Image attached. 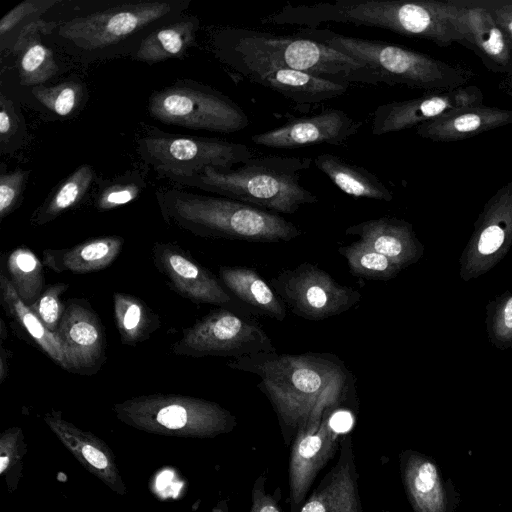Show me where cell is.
<instances>
[{"instance_id": "b9f144b4", "label": "cell", "mask_w": 512, "mask_h": 512, "mask_svg": "<svg viewBox=\"0 0 512 512\" xmlns=\"http://www.w3.org/2000/svg\"><path fill=\"white\" fill-rule=\"evenodd\" d=\"M499 331L512 336V297L505 303L499 320Z\"/></svg>"}, {"instance_id": "4316f807", "label": "cell", "mask_w": 512, "mask_h": 512, "mask_svg": "<svg viewBox=\"0 0 512 512\" xmlns=\"http://www.w3.org/2000/svg\"><path fill=\"white\" fill-rule=\"evenodd\" d=\"M316 167L342 192L356 198L390 202L393 193L366 168L329 153L315 157Z\"/></svg>"}, {"instance_id": "7c38bea8", "label": "cell", "mask_w": 512, "mask_h": 512, "mask_svg": "<svg viewBox=\"0 0 512 512\" xmlns=\"http://www.w3.org/2000/svg\"><path fill=\"white\" fill-rule=\"evenodd\" d=\"M345 405L316 407L297 429L289 459V498L291 512H299L315 478L334 457L341 433L334 422Z\"/></svg>"}, {"instance_id": "ffe728a7", "label": "cell", "mask_w": 512, "mask_h": 512, "mask_svg": "<svg viewBox=\"0 0 512 512\" xmlns=\"http://www.w3.org/2000/svg\"><path fill=\"white\" fill-rule=\"evenodd\" d=\"M402 482L414 512H449L447 491L437 466L425 455L400 454Z\"/></svg>"}, {"instance_id": "f6af8a7d", "label": "cell", "mask_w": 512, "mask_h": 512, "mask_svg": "<svg viewBox=\"0 0 512 512\" xmlns=\"http://www.w3.org/2000/svg\"><path fill=\"white\" fill-rule=\"evenodd\" d=\"M0 323H1L0 324V339H1V344H2L3 341L7 338L8 333H7L5 322L3 319L0 320Z\"/></svg>"}, {"instance_id": "484cf974", "label": "cell", "mask_w": 512, "mask_h": 512, "mask_svg": "<svg viewBox=\"0 0 512 512\" xmlns=\"http://www.w3.org/2000/svg\"><path fill=\"white\" fill-rule=\"evenodd\" d=\"M41 35L42 18L23 29L12 47L20 83L24 86L44 85L60 73L56 58Z\"/></svg>"}, {"instance_id": "f35d334b", "label": "cell", "mask_w": 512, "mask_h": 512, "mask_svg": "<svg viewBox=\"0 0 512 512\" xmlns=\"http://www.w3.org/2000/svg\"><path fill=\"white\" fill-rule=\"evenodd\" d=\"M29 171L17 169L0 174V219L3 220L20 205Z\"/></svg>"}, {"instance_id": "8992f818", "label": "cell", "mask_w": 512, "mask_h": 512, "mask_svg": "<svg viewBox=\"0 0 512 512\" xmlns=\"http://www.w3.org/2000/svg\"><path fill=\"white\" fill-rule=\"evenodd\" d=\"M311 158L267 155L252 157L232 169L208 167L178 185L198 188L273 213L293 214L318 202L300 179Z\"/></svg>"}, {"instance_id": "277c9868", "label": "cell", "mask_w": 512, "mask_h": 512, "mask_svg": "<svg viewBox=\"0 0 512 512\" xmlns=\"http://www.w3.org/2000/svg\"><path fill=\"white\" fill-rule=\"evenodd\" d=\"M461 10L462 7L440 1L335 0L302 5L287 3L261 22L311 29L325 23L374 27L447 47L464 40L459 27Z\"/></svg>"}, {"instance_id": "7a4b0ae2", "label": "cell", "mask_w": 512, "mask_h": 512, "mask_svg": "<svg viewBox=\"0 0 512 512\" xmlns=\"http://www.w3.org/2000/svg\"><path fill=\"white\" fill-rule=\"evenodd\" d=\"M209 42L214 57L247 80L274 69H293L348 84L381 83L363 63L308 38L225 26L211 30Z\"/></svg>"}, {"instance_id": "d6a6232c", "label": "cell", "mask_w": 512, "mask_h": 512, "mask_svg": "<svg viewBox=\"0 0 512 512\" xmlns=\"http://www.w3.org/2000/svg\"><path fill=\"white\" fill-rule=\"evenodd\" d=\"M338 253L346 259L351 273L362 279L387 281L402 269L361 240L339 247Z\"/></svg>"}, {"instance_id": "5b68a950", "label": "cell", "mask_w": 512, "mask_h": 512, "mask_svg": "<svg viewBox=\"0 0 512 512\" xmlns=\"http://www.w3.org/2000/svg\"><path fill=\"white\" fill-rule=\"evenodd\" d=\"M166 224L199 237L259 243L288 242L302 234L284 217L240 201L177 188L155 193Z\"/></svg>"}, {"instance_id": "6da1fadb", "label": "cell", "mask_w": 512, "mask_h": 512, "mask_svg": "<svg viewBox=\"0 0 512 512\" xmlns=\"http://www.w3.org/2000/svg\"><path fill=\"white\" fill-rule=\"evenodd\" d=\"M191 0L66 2L42 18V34L82 63L133 58L154 29L184 15Z\"/></svg>"}, {"instance_id": "4fadbf2b", "label": "cell", "mask_w": 512, "mask_h": 512, "mask_svg": "<svg viewBox=\"0 0 512 512\" xmlns=\"http://www.w3.org/2000/svg\"><path fill=\"white\" fill-rule=\"evenodd\" d=\"M119 409L133 419H154L169 430L190 425L208 433H218L230 430L236 424L235 417L218 404L185 396H144L127 401Z\"/></svg>"}, {"instance_id": "ab89813d", "label": "cell", "mask_w": 512, "mask_h": 512, "mask_svg": "<svg viewBox=\"0 0 512 512\" xmlns=\"http://www.w3.org/2000/svg\"><path fill=\"white\" fill-rule=\"evenodd\" d=\"M266 477L260 475L252 488V502L249 512H281L279 506L280 489L272 494L266 491Z\"/></svg>"}, {"instance_id": "ee69618b", "label": "cell", "mask_w": 512, "mask_h": 512, "mask_svg": "<svg viewBox=\"0 0 512 512\" xmlns=\"http://www.w3.org/2000/svg\"><path fill=\"white\" fill-rule=\"evenodd\" d=\"M11 356V352L6 350L1 344L0 347V383H3L8 377L9 373V359Z\"/></svg>"}, {"instance_id": "5bb4252c", "label": "cell", "mask_w": 512, "mask_h": 512, "mask_svg": "<svg viewBox=\"0 0 512 512\" xmlns=\"http://www.w3.org/2000/svg\"><path fill=\"white\" fill-rule=\"evenodd\" d=\"M482 102L483 93L477 86H463L409 100L387 102L374 110L371 133L382 136L417 127L454 111L481 105Z\"/></svg>"}, {"instance_id": "8d00e7d4", "label": "cell", "mask_w": 512, "mask_h": 512, "mask_svg": "<svg viewBox=\"0 0 512 512\" xmlns=\"http://www.w3.org/2000/svg\"><path fill=\"white\" fill-rule=\"evenodd\" d=\"M25 122L13 101L2 92L0 95V150L12 153L23 144Z\"/></svg>"}, {"instance_id": "4dcf8cb0", "label": "cell", "mask_w": 512, "mask_h": 512, "mask_svg": "<svg viewBox=\"0 0 512 512\" xmlns=\"http://www.w3.org/2000/svg\"><path fill=\"white\" fill-rule=\"evenodd\" d=\"M94 179V170L88 164L77 167L65 178L31 217L34 226L45 225L75 207L87 194Z\"/></svg>"}, {"instance_id": "60d3db41", "label": "cell", "mask_w": 512, "mask_h": 512, "mask_svg": "<svg viewBox=\"0 0 512 512\" xmlns=\"http://www.w3.org/2000/svg\"><path fill=\"white\" fill-rule=\"evenodd\" d=\"M490 12L512 48V3L497 6Z\"/></svg>"}, {"instance_id": "30bf717a", "label": "cell", "mask_w": 512, "mask_h": 512, "mask_svg": "<svg viewBox=\"0 0 512 512\" xmlns=\"http://www.w3.org/2000/svg\"><path fill=\"white\" fill-rule=\"evenodd\" d=\"M171 350L178 356L232 359L260 352H277L258 322L223 307L212 310L185 329Z\"/></svg>"}, {"instance_id": "ba28073f", "label": "cell", "mask_w": 512, "mask_h": 512, "mask_svg": "<svg viewBox=\"0 0 512 512\" xmlns=\"http://www.w3.org/2000/svg\"><path fill=\"white\" fill-rule=\"evenodd\" d=\"M137 153L157 177L176 184L208 167L232 169L254 157L242 143L172 134L156 127H149L138 138Z\"/></svg>"}, {"instance_id": "52a82bcc", "label": "cell", "mask_w": 512, "mask_h": 512, "mask_svg": "<svg viewBox=\"0 0 512 512\" xmlns=\"http://www.w3.org/2000/svg\"><path fill=\"white\" fill-rule=\"evenodd\" d=\"M296 36L315 40L350 56L373 70L388 85L412 89L449 91L463 87L471 71L404 47L358 37L344 36L327 29L303 28Z\"/></svg>"}, {"instance_id": "83f0119b", "label": "cell", "mask_w": 512, "mask_h": 512, "mask_svg": "<svg viewBox=\"0 0 512 512\" xmlns=\"http://www.w3.org/2000/svg\"><path fill=\"white\" fill-rule=\"evenodd\" d=\"M1 303L12 318L29 334L38 347L61 368L71 372L66 351L56 333L51 332L17 295L2 269L0 273Z\"/></svg>"}, {"instance_id": "d590c367", "label": "cell", "mask_w": 512, "mask_h": 512, "mask_svg": "<svg viewBox=\"0 0 512 512\" xmlns=\"http://www.w3.org/2000/svg\"><path fill=\"white\" fill-rule=\"evenodd\" d=\"M145 187L143 177L129 173L111 181L99 184L95 207L99 211H109L134 201Z\"/></svg>"}, {"instance_id": "d6986e66", "label": "cell", "mask_w": 512, "mask_h": 512, "mask_svg": "<svg viewBox=\"0 0 512 512\" xmlns=\"http://www.w3.org/2000/svg\"><path fill=\"white\" fill-rule=\"evenodd\" d=\"M345 234L358 236L401 268L414 262L421 253L411 225L395 217L383 216L351 225L345 229Z\"/></svg>"}, {"instance_id": "bcb514c9", "label": "cell", "mask_w": 512, "mask_h": 512, "mask_svg": "<svg viewBox=\"0 0 512 512\" xmlns=\"http://www.w3.org/2000/svg\"><path fill=\"white\" fill-rule=\"evenodd\" d=\"M8 464V457L2 456L0 458V472H3Z\"/></svg>"}, {"instance_id": "836d02e7", "label": "cell", "mask_w": 512, "mask_h": 512, "mask_svg": "<svg viewBox=\"0 0 512 512\" xmlns=\"http://www.w3.org/2000/svg\"><path fill=\"white\" fill-rule=\"evenodd\" d=\"M32 94L40 104L60 117H68L79 111L87 99L85 85L77 80L52 86H35L32 87Z\"/></svg>"}, {"instance_id": "cb8c5ba5", "label": "cell", "mask_w": 512, "mask_h": 512, "mask_svg": "<svg viewBox=\"0 0 512 512\" xmlns=\"http://www.w3.org/2000/svg\"><path fill=\"white\" fill-rule=\"evenodd\" d=\"M219 278L231 294L255 312L280 322L286 318L287 307L256 270L245 266H222Z\"/></svg>"}, {"instance_id": "7402d4cb", "label": "cell", "mask_w": 512, "mask_h": 512, "mask_svg": "<svg viewBox=\"0 0 512 512\" xmlns=\"http://www.w3.org/2000/svg\"><path fill=\"white\" fill-rule=\"evenodd\" d=\"M249 82L262 85L295 105H313L345 94L348 83L337 82L293 69H274L253 76Z\"/></svg>"}, {"instance_id": "f546056e", "label": "cell", "mask_w": 512, "mask_h": 512, "mask_svg": "<svg viewBox=\"0 0 512 512\" xmlns=\"http://www.w3.org/2000/svg\"><path fill=\"white\" fill-rule=\"evenodd\" d=\"M113 309L121 343L136 345L147 340L160 326V318L139 298L116 292Z\"/></svg>"}, {"instance_id": "3957f363", "label": "cell", "mask_w": 512, "mask_h": 512, "mask_svg": "<svg viewBox=\"0 0 512 512\" xmlns=\"http://www.w3.org/2000/svg\"><path fill=\"white\" fill-rule=\"evenodd\" d=\"M227 366L261 378L257 387L276 413L286 446L322 401L354 392L352 374L334 354L260 352L231 359Z\"/></svg>"}, {"instance_id": "74e56055", "label": "cell", "mask_w": 512, "mask_h": 512, "mask_svg": "<svg viewBox=\"0 0 512 512\" xmlns=\"http://www.w3.org/2000/svg\"><path fill=\"white\" fill-rule=\"evenodd\" d=\"M69 288L68 283H55L47 287L37 301L30 306L43 324L56 333L65 311L61 295Z\"/></svg>"}, {"instance_id": "e575fe53", "label": "cell", "mask_w": 512, "mask_h": 512, "mask_svg": "<svg viewBox=\"0 0 512 512\" xmlns=\"http://www.w3.org/2000/svg\"><path fill=\"white\" fill-rule=\"evenodd\" d=\"M60 0H25L11 9L0 20L1 51L12 48L23 29L41 19Z\"/></svg>"}, {"instance_id": "d4e9b609", "label": "cell", "mask_w": 512, "mask_h": 512, "mask_svg": "<svg viewBox=\"0 0 512 512\" xmlns=\"http://www.w3.org/2000/svg\"><path fill=\"white\" fill-rule=\"evenodd\" d=\"M200 20L194 15H182L151 31L142 41L133 59L148 64L167 59H183L195 44Z\"/></svg>"}, {"instance_id": "7bdbcfd3", "label": "cell", "mask_w": 512, "mask_h": 512, "mask_svg": "<svg viewBox=\"0 0 512 512\" xmlns=\"http://www.w3.org/2000/svg\"><path fill=\"white\" fill-rule=\"evenodd\" d=\"M85 459L98 469H104L107 466L105 455L92 446H84L82 449Z\"/></svg>"}, {"instance_id": "44dd1931", "label": "cell", "mask_w": 512, "mask_h": 512, "mask_svg": "<svg viewBox=\"0 0 512 512\" xmlns=\"http://www.w3.org/2000/svg\"><path fill=\"white\" fill-rule=\"evenodd\" d=\"M512 123V110L481 105L463 108L415 127L418 136L433 141H457Z\"/></svg>"}, {"instance_id": "f1b7e54d", "label": "cell", "mask_w": 512, "mask_h": 512, "mask_svg": "<svg viewBox=\"0 0 512 512\" xmlns=\"http://www.w3.org/2000/svg\"><path fill=\"white\" fill-rule=\"evenodd\" d=\"M460 33L499 65L510 61V46L491 12L482 7H462Z\"/></svg>"}, {"instance_id": "9c48e42d", "label": "cell", "mask_w": 512, "mask_h": 512, "mask_svg": "<svg viewBox=\"0 0 512 512\" xmlns=\"http://www.w3.org/2000/svg\"><path fill=\"white\" fill-rule=\"evenodd\" d=\"M148 113L173 126L217 133H235L249 125L244 109L221 91L191 79H179L153 92Z\"/></svg>"}, {"instance_id": "e0dca14e", "label": "cell", "mask_w": 512, "mask_h": 512, "mask_svg": "<svg viewBox=\"0 0 512 512\" xmlns=\"http://www.w3.org/2000/svg\"><path fill=\"white\" fill-rule=\"evenodd\" d=\"M56 335L66 351L71 372L95 373L104 363V329L87 301L69 299L65 303Z\"/></svg>"}, {"instance_id": "1f68e13d", "label": "cell", "mask_w": 512, "mask_h": 512, "mask_svg": "<svg viewBox=\"0 0 512 512\" xmlns=\"http://www.w3.org/2000/svg\"><path fill=\"white\" fill-rule=\"evenodd\" d=\"M7 277L17 295L31 306L44 291L43 262L27 247L13 249L6 259Z\"/></svg>"}, {"instance_id": "603a6c76", "label": "cell", "mask_w": 512, "mask_h": 512, "mask_svg": "<svg viewBox=\"0 0 512 512\" xmlns=\"http://www.w3.org/2000/svg\"><path fill=\"white\" fill-rule=\"evenodd\" d=\"M124 239L117 235L93 238L63 249H44L43 265L55 273H90L105 269L120 254Z\"/></svg>"}, {"instance_id": "8fae6325", "label": "cell", "mask_w": 512, "mask_h": 512, "mask_svg": "<svg viewBox=\"0 0 512 512\" xmlns=\"http://www.w3.org/2000/svg\"><path fill=\"white\" fill-rule=\"evenodd\" d=\"M269 284L293 314L310 321L340 315L361 300L359 291L310 262L282 270Z\"/></svg>"}, {"instance_id": "ac0fdd59", "label": "cell", "mask_w": 512, "mask_h": 512, "mask_svg": "<svg viewBox=\"0 0 512 512\" xmlns=\"http://www.w3.org/2000/svg\"><path fill=\"white\" fill-rule=\"evenodd\" d=\"M339 457L306 498L299 512H363L350 433L342 435Z\"/></svg>"}, {"instance_id": "2e32d148", "label": "cell", "mask_w": 512, "mask_h": 512, "mask_svg": "<svg viewBox=\"0 0 512 512\" xmlns=\"http://www.w3.org/2000/svg\"><path fill=\"white\" fill-rule=\"evenodd\" d=\"M362 122L339 109H326L312 116L292 117L272 130L254 134L259 146L292 149L311 145H342L361 128Z\"/></svg>"}, {"instance_id": "9a60e30c", "label": "cell", "mask_w": 512, "mask_h": 512, "mask_svg": "<svg viewBox=\"0 0 512 512\" xmlns=\"http://www.w3.org/2000/svg\"><path fill=\"white\" fill-rule=\"evenodd\" d=\"M151 255L155 267L177 294L196 304L223 308L232 304L233 298L221 280L179 245L157 242L152 247Z\"/></svg>"}]
</instances>
